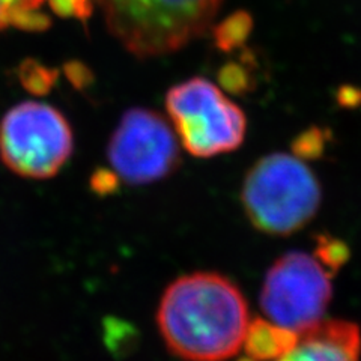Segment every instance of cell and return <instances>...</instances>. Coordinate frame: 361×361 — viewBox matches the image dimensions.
<instances>
[{"instance_id":"3","label":"cell","mask_w":361,"mask_h":361,"mask_svg":"<svg viewBox=\"0 0 361 361\" xmlns=\"http://www.w3.org/2000/svg\"><path fill=\"white\" fill-rule=\"evenodd\" d=\"M318 178L301 158L271 154L257 160L244 178L241 202L247 219L269 235L304 228L321 207Z\"/></svg>"},{"instance_id":"2","label":"cell","mask_w":361,"mask_h":361,"mask_svg":"<svg viewBox=\"0 0 361 361\" xmlns=\"http://www.w3.org/2000/svg\"><path fill=\"white\" fill-rule=\"evenodd\" d=\"M223 0H94L110 35L135 58L184 49L203 35Z\"/></svg>"},{"instance_id":"10","label":"cell","mask_w":361,"mask_h":361,"mask_svg":"<svg viewBox=\"0 0 361 361\" xmlns=\"http://www.w3.org/2000/svg\"><path fill=\"white\" fill-rule=\"evenodd\" d=\"M297 334L267 318H257L248 325L243 348L248 360L273 361L295 343Z\"/></svg>"},{"instance_id":"9","label":"cell","mask_w":361,"mask_h":361,"mask_svg":"<svg viewBox=\"0 0 361 361\" xmlns=\"http://www.w3.org/2000/svg\"><path fill=\"white\" fill-rule=\"evenodd\" d=\"M6 9L11 26L25 30H42L50 25L44 14V5L62 17L87 18L94 9V0H0Z\"/></svg>"},{"instance_id":"5","label":"cell","mask_w":361,"mask_h":361,"mask_svg":"<svg viewBox=\"0 0 361 361\" xmlns=\"http://www.w3.org/2000/svg\"><path fill=\"white\" fill-rule=\"evenodd\" d=\"M74 137L59 110L38 101L11 109L0 122V155L14 173L47 179L71 157Z\"/></svg>"},{"instance_id":"11","label":"cell","mask_w":361,"mask_h":361,"mask_svg":"<svg viewBox=\"0 0 361 361\" xmlns=\"http://www.w3.org/2000/svg\"><path fill=\"white\" fill-rule=\"evenodd\" d=\"M316 255L319 256V259L326 267L336 273L338 267H342L346 262L348 248L341 241L324 238L318 243Z\"/></svg>"},{"instance_id":"6","label":"cell","mask_w":361,"mask_h":361,"mask_svg":"<svg viewBox=\"0 0 361 361\" xmlns=\"http://www.w3.org/2000/svg\"><path fill=\"white\" fill-rule=\"evenodd\" d=\"M334 274L316 253L280 256L267 271L259 297L265 318L293 333L312 329L324 321Z\"/></svg>"},{"instance_id":"7","label":"cell","mask_w":361,"mask_h":361,"mask_svg":"<svg viewBox=\"0 0 361 361\" xmlns=\"http://www.w3.org/2000/svg\"><path fill=\"white\" fill-rule=\"evenodd\" d=\"M107 158L116 179L143 185L171 175L180 154L176 135L160 113L130 109L111 134Z\"/></svg>"},{"instance_id":"8","label":"cell","mask_w":361,"mask_h":361,"mask_svg":"<svg viewBox=\"0 0 361 361\" xmlns=\"http://www.w3.org/2000/svg\"><path fill=\"white\" fill-rule=\"evenodd\" d=\"M241 361H252L247 357ZM273 361H361V331L357 324L324 319L297 334L288 351Z\"/></svg>"},{"instance_id":"12","label":"cell","mask_w":361,"mask_h":361,"mask_svg":"<svg viewBox=\"0 0 361 361\" xmlns=\"http://www.w3.org/2000/svg\"><path fill=\"white\" fill-rule=\"evenodd\" d=\"M8 26H11V21H9L8 13H6V9L4 8V5L0 4V30L8 27Z\"/></svg>"},{"instance_id":"1","label":"cell","mask_w":361,"mask_h":361,"mask_svg":"<svg viewBox=\"0 0 361 361\" xmlns=\"http://www.w3.org/2000/svg\"><path fill=\"white\" fill-rule=\"evenodd\" d=\"M158 330L185 361H224L238 354L250 325L247 301L232 280L199 271L172 281L157 312Z\"/></svg>"},{"instance_id":"4","label":"cell","mask_w":361,"mask_h":361,"mask_svg":"<svg viewBox=\"0 0 361 361\" xmlns=\"http://www.w3.org/2000/svg\"><path fill=\"white\" fill-rule=\"evenodd\" d=\"M166 109L188 154L211 158L240 148L247 119L212 82L193 77L169 89Z\"/></svg>"}]
</instances>
